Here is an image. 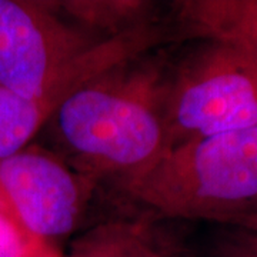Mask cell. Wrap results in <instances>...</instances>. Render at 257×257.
<instances>
[{
    "instance_id": "1",
    "label": "cell",
    "mask_w": 257,
    "mask_h": 257,
    "mask_svg": "<svg viewBox=\"0 0 257 257\" xmlns=\"http://www.w3.org/2000/svg\"><path fill=\"white\" fill-rule=\"evenodd\" d=\"M165 52L128 57L83 83L45 126L53 152L97 183L135 177L165 156L172 66Z\"/></svg>"
},
{
    "instance_id": "2",
    "label": "cell",
    "mask_w": 257,
    "mask_h": 257,
    "mask_svg": "<svg viewBox=\"0 0 257 257\" xmlns=\"http://www.w3.org/2000/svg\"><path fill=\"white\" fill-rule=\"evenodd\" d=\"M113 184L152 217L226 224L257 200V126L173 147L146 172Z\"/></svg>"
},
{
    "instance_id": "3",
    "label": "cell",
    "mask_w": 257,
    "mask_h": 257,
    "mask_svg": "<svg viewBox=\"0 0 257 257\" xmlns=\"http://www.w3.org/2000/svg\"><path fill=\"white\" fill-rule=\"evenodd\" d=\"M104 40L60 15L55 2L0 0V87L57 110L110 66L96 47Z\"/></svg>"
},
{
    "instance_id": "4",
    "label": "cell",
    "mask_w": 257,
    "mask_h": 257,
    "mask_svg": "<svg viewBox=\"0 0 257 257\" xmlns=\"http://www.w3.org/2000/svg\"><path fill=\"white\" fill-rule=\"evenodd\" d=\"M257 126V55L203 39L172 62L167 96L170 150L199 139Z\"/></svg>"
},
{
    "instance_id": "5",
    "label": "cell",
    "mask_w": 257,
    "mask_h": 257,
    "mask_svg": "<svg viewBox=\"0 0 257 257\" xmlns=\"http://www.w3.org/2000/svg\"><path fill=\"white\" fill-rule=\"evenodd\" d=\"M97 186L43 146L28 145L0 159L2 192L25 227L52 244L80 227Z\"/></svg>"
},
{
    "instance_id": "6",
    "label": "cell",
    "mask_w": 257,
    "mask_h": 257,
    "mask_svg": "<svg viewBox=\"0 0 257 257\" xmlns=\"http://www.w3.org/2000/svg\"><path fill=\"white\" fill-rule=\"evenodd\" d=\"M172 5L180 40L219 39L257 55V0H179Z\"/></svg>"
},
{
    "instance_id": "7",
    "label": "cell",
    "mask_w": 257,
    "mask_h": 257,
    "mask_svg": "<svg viewBox=\"0 0 257 257\" xmlns=\"http://www.w3.org/2000/svg\"><path fill=\"white\" fill-rule=\"evenodd\" d=\"M184 250L163 240L145 220H111L80 234L64 257H180Z\"/></svg>"
},
{
    "instance_id": "8",
    "label": "cell",
    "mask_w": 257,
    "mask_h": 257,
    "mask_svg": "<svg viewBox=\"0 0 257 257\" xmlns=\"http://www.w3.org/2000/svg\"><path fill=\"white\" fill-rule=\"evenodd\" d=\"M60 15L97 35L120 36L162 20L153 2L142 0H69L55 2Z\"/></svg>"
},
{
    "instance_id": "9",
    "label": "cell",
    "mask_w": 257,
    "mask_h": 257,
    "mask_svg": "<svg viewBox=\"0 0 257 257\" xmlns=\"http://www.w3.org/2000/svg\"><path fill=\"white\" fill-rule=\"evenodd\" d=\"M0 257H64L55 244L32 234L0 189Z\"/></svg>"
},
{
    "instance_id": "10",
    "label": "cell",
    "mask_w": 257,
    "mask_h": 257,
    "mask_svg": "<svg viewBox=\"0 0 257 257\" xmlns=\"http://www.w3.org/2000/svg\"><path fill=\"white\" fill-rule=\"evenodd\" d=\"M204 257H257V234L224 226L217 230L204 250Z\"/></svg>"
},
{
    "instance_id": "11",
    "label": "cell",
    "mask_w": 257,
    "mask_h": 257,
    "mask_svg": "<svg viewBox=\"0 0 257 257\" xmlns=\"http://www.w3.org/2000/svg\"><path fill=\"white\" fill-rule=\"evenodd\" d=\"M223 226H234L240 229L248 230L257 234V213H250V214H240L233 219H230L226 224Z\"/></svg>"
},
{
    "instance_id": "12",
    "label": "cell",
    "mask_w": 257,
    "mask_h": 257,
    "mask_svg": "<svg viewBox=\"0 0 257 257\" xmlns=\"http://www.w3.org/2000/svg\"><path fill=\"white\" fill-rule=\"evenodd\" d=\"M250 213H257V200H256V203H254V204L251 206V209H250L247 213H244V214H250Z\"/></svg>"
},
{
    "instance_id": "13",
    "label": "cell",
    "mask_w": 257,
    "mask_h": 257,
    "mask_svg": "<svg viewBox=\"0 0 257 257\" xmlns=\"http://www.w3.org/2000/svg\"><path fill=\"white\" fill-rule=\"evenodd\" d=\"M180 257H189V254H187V251H186V250H184L183 253H182V254H180Z\"/></svg>"
}]
</instances>
